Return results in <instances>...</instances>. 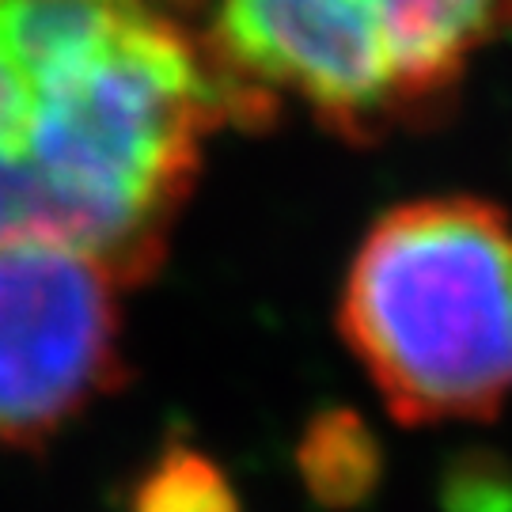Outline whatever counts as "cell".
Returning a JSON list of instances; mask_svg holds the SVG:
<instances>
[{"label":"cell","mask_w":512,"mask_h":512,"mask_svg":"<svg viewBox=\"0 0 512 512\" xmlns=\"http://www.w3.org/2000/svg\"><path fill=\"white\" fill-rule=\"evenodd\" d=\"M440 512H512V459L497 448H459L437 478Z\"/></svg>","instance_id":"52a82bcc"},{"label":"cell","mask_w":512,"mask_h":512,"mask_svg":"<svg viewBox=\"0 0 512 512\" xmlns=\"http://www.w3.org/2000/svg\"><path fill=\"white\" fill-rule=\"evenodd\" d=\"M296 475L315 509H368L387 475V452L365 414L353 406L315 410L296 440Z\"/></svg>","instance_id":"5b68a950"},{"label":"cell","mask_w":512,"mask_h":512,"mask_svg":"<svg viewBox=\"0 0 512 512\" xmlns=\"http://www.w3.org/2000/svg\"><path fill=\"white\" fill-rule=\"evenodd\" d=\"M509 31L512 0H217L205 50L247 114L293 95L361 141L440 107Z\"/></svg>","instance_id":"3957f363"},{"label":"cell","mask_w":512,"mask_h":512,"mask_svg":"<svg viewBox=\"0 0 512 512\" xmlns=\"http://www.w3.org/2000/svg\"><path fill=\"white\" fill-rule=\"evenodd\" d=\"M338 334L395 421H494L512 399V220L478 198L387 209L349 262Z\"/></svg>","instance_id":"7a4b0ae2"},{"label":"cell","mask_w":512,"mask_h":512,"mask_svg":"<svg viewBox=\"0 0 512 512\" xmlns=\"http://www.w3.org/2000/svg\"><path fill=\"white\" fill-rule=\"evenodd\" d=\"M126 512H243V501L217 459L175 440L129 486Z\"/></svg>","instance_id":"8992f818"},{"label":"cell","mask_w":512,"mask_h":512,"mask_svg":"<svg viewBox=\"0 0 512 512\" xmlns=\"http://www.w3.org/2000/svg\"><path fill=\"white\" fill-rule=\"evenodd\" d=\"M122 285L57 247H0V448L31 452L126 384Z\"/></svg>","instance_id":"277c9868"},{"label":"cell","mask_w":512,"mask_h":512,"mask_svg":"<svg viewBox=\"0 0 512 512\" xmlns=\"http://www.w3.org/2000/svg\"><path fill=\"white\" fill-rule=\"evenodd\" d=\"M232 118L236 92L160 0H0V247L145 285Z\"/></svg>","instance_id":"6da1fadb"}]
</instances>
